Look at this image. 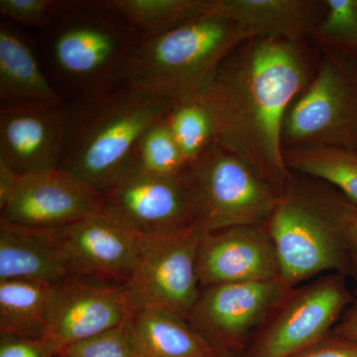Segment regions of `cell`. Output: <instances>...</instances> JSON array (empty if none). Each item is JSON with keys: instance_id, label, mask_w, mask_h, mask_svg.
Instances as JSON below:
<instances>
[{"instance_id": "277c9868", "label": "cell", "mask_w": 357, "mask_h": 357, "mask_svg": "<svg viewBox=\"0 0 357 357\" xmlns=\"http://www.w3.org/2000/svg\"><path fill=\"white\" fill-rule=\"evenodd\" d=\"M252 38L236 21L208 13L159 36L141 40L126 81L175 103L206 98L222 61Z\"/></svg>"}, {"instance_id": "603a6c76", "label": "cell", "mask_w": 357, "mask_h": 357, "mask_svg": "<svg viewBox=\"0 0 357 357\" xmlns=\"http://www.w3.org/2000/svg\"><path fill=\"white\" fill-rule=\"evenodd\" d=\"M291 172L332 185L357 206V152L342 148L306 146L283 150Z\"/></svg>"}, {"instance_id": "9c48e42d", "label": "cell", "mask_w": 357, "mask_h": 357, "mask_svg": "<svg viewBox=\"0 0 357 357\" xmlns=\"http://www.w3.org/2000/svg\"><path fill=\"white\" fill-rule=\"evenodd\" d=\"M344 275L328 273L289 290L244 357H290L330 337L351 303Z\"/></svg>"}, {"instance_id": "ac0fdd59", "label": "cell", "mask_w": 357, "mask_h": 357, "mask_svg": "<svg viewBox=\"0 0 357 357\" xmlns=\"http://www.w3.org/2000/svg\"><path fill=\"white\" fill-rule=\"evenodd\" d=\"M60 229L0 222V281L26 280L56 286L70 278Z\"/></svg>"}, {"instance_id": "8fae6325", "label": "cell", "mask_w": 357, "mask_h": 357, "mask_svg": "<svg viewBox=\"0 0 357 357\" xmlns=\"http://www.w3.org/2000/svg\"><path fill=\"white\" fill-rule=\"evenodd\" d=\"M289 290L280 279L201 288L188 321L218 356H243Z\"/></svg>"}, {"instance_id": "cb8c5ba5", "label": "cell", "mask_w": 357, "mask_h": 357, "mask_svg": "<svg viewBox=\"0 0 357 357\" xmlns=\"http://www.w3.org/2000/svg\"><path fill=\"white\" fill-rule=\"evenodd\" d=\"M166 121L191 168L215 143V121L204 100L175 103Z\"/></svg>"}, {"instance_id": "836d02e7", "label": "cell", "mask_w": 357, "mask_h": 357, "mask_svg": "<svg viewBox=\"0 0 357 357\" xmlns=\"http://www.w3.org/2000/svg\"><path fill=\"white\" fill-rule=\"evenodd\" d=\"M60 356V357H67V356H66L65 354H63V352H61L60 356Z\"/></svg>"}, {"instance_id": "4316f807", "label": "cell", "mask_w": 357, "mask_h": 357, "mask_svg": "<svg viewBox=\"0 0 357 357\" xmlns=\"http://www.w3.org/2000/svg\"><path fill=\"white\" fill-rule=\"evenodd\" d=\"M326 6L312 37L328 50L357 57L356 0H326Z\"/></svg>"}, {"instance_id": "6da1fadb", "label": "cell", "mask_w": 357, "mask_h": 357, "mask_svg": "<svg viewBox=\"0 0 357 357\" xmlns=\"http://www.w3.org/2000/svg\"><path fill=\"white\" fill-rule=\"evenodd\" d=\"M316 70L304 41L255 37L222 61L204 98L215 121V143L245 162L279 197L296 180L283 156L284 119Z\"/></svg>"}, {"instance_id": "4dcf8cb0", "label": "cell", "mask_w": 357, "mask_h": 357, "mask_svg": "<svg viewBox=\"0 0 357 357\" xmlns=\"http://www.w3.org/2000/svg\"><path fill=\"white\" fill-rule=\"evenodd\" d=\"M290 357H357V342L330 335Z\"/></svg>"}, {"instance_id": "484cf974", "label": "cell", "mask_w": 357, "mask_h": 357, "mask_svg": "<svg viewBox=\"0 0 357 357\" xmlns=\"http://www.w3.org/2000/svg\"><path fill=\"white\" fill-rule=\"evenodd\" d=\"M135 169L158 176H178L191 171L169 128L166 117L141 136L135 150Z\"/></svg>"}, {"instance_id": "1f68e13d", "label": "cell", "mask_w": 357, "mask_h": 357, "mask_svg": "<svg viewBox=\"0 0 357 357\" xmlns=\"http://www.w3.org/2000/svg\"><path fill=\"white\" fill-rule=\"evenodd\" d=\"M331 335L357 342V296L352 299Z\"/></svg>"}, {"instance_id": "7c38bea8", "label": "cell", "mask_w": 357, "mask_h": 357, "mask_svg": "<svg viewBox=\"0 0 357 357\" xmlns=\"http://www.w3.org/2000/svg\"><path fill=\"white\" fill-rule=\"evenodd\" d=\"M70 277L123 286L133 274L143 237L103 210L60 227Z\"/></svg>"}, {"instance_id": "8d00e7d4", "label": "cell", "mask_w": 357, "mask_h": 357, "mask_svg": "<svg viewBox=\"0 0 357 357\" xmlns=\"http://www.w3.org/2000/svg\"><path fill=\"white\" fill-rule=\"evenodd\" d=\"M356 6H357V0H356Z\"/></svg>"}, {"instance_id": "f1b7e54d", "label": "cell", "mask_w": 357, "mask_h": 357, "mask_svg": "<svg viewBox=\"0 0 357 357\" xmlns=\"http://www.w3.org/2000/svg\"><path fill=\"white\" fill-rule=\"evenodd\" d=\"M62 352L67 357H136L124 324L102 335L70 345Z\"/></svg>"}, {"instance_id": "9a60e30c", "label": "cell", "mask_w": 357, "mask_h": 357, "mask_svg": "<svg viewBox=\"0 0 357 357\" xmlns=\"http://www.w3.org/2000/svg\"><path fill=\"white\" fill-rule=\"evenodd\" d=\"M65 119L66 105H0V163L18 175L57 170Z\"/></svg>"}, {"instance_id": "52a82bcc", "label": "cell", "mask_w": 357, "mask_h": 357, "mask_svg": "<svg viewBox=\"0 0 357 357\" xmlns=\"http://www.w3.org/2000/svg\"><path fill=\"white\" fill-rule=\"evenodd\" d=\"M199 225L177 234L143 237L137 265L123 285L129 311L158 310L188 321L198 300Z\"/></svg>"}, {"instance_id": "5b68a950", "label": "cell", "mask_w": 357, "mask_h": 357, "mask_svg": "<svg viewBox=\"0 0 357 357\" xmlns=\"http://www.w3.org/2000/svg\"><path fill=\"white\" fill-rule=\"evenodd\" d=\"M282 144L357 152V57L325 49L311 83L289 107Z\"/></svg>"}, {"instance_id": "d6986e66", "label": "cell", "mask_w": 357, "mask_h": 357, "mask_svg": "<svg viewBox=\"0 0 357 357\" xmlns=\"http://www.w3.org/2000/svg\"><path fill=\"white\" fill-rule=\"evenodd\" d=\"M326 0H213L211 13L236 21L255 37L304 41L314 36Z\"/></svg>"}, {"instance_id": "d4e9b609", "label": "cell", "mask_w": 357, "mask_h": 357, "mask_svg": "<svg viewBox=\"0 0 357 357\" xmlns=\"http://www.w3.org/2000/svg\"><path fill=\"white\" fill-rule=\"evenodd\" d=\"M305 185L337 232L349 262L351 273L357 277V206L332 185L309 177Z\"/></svg>"}, {"instance_id": "5bb4252c", "label": "cell", "mask_w": 357, "mask_h": 357, "mask_svg": "<svg viewBox=\"0 0 357 357\" xmlns=\"http://www.w3.org/2000/svg\"><path fill=\"white\" fill-rule=\"evenodd\" d=\"M129 312L123 286L70 277L54 288L47 338L62 352L123 325Z\"/></svg>"}, {"instance_id": "e0dca14e", "label": "cell", "mask_w": 357, "mask_h": 357, "mask_svg": "<svg viewBox=\"0 0 357 357\" xmlns=\"http://www.w3.org/2000/svg\"><path fill=\"white\" fill-rule=\"evenodd\" d=\"M66 105L45 73L34 34L0 20V105Z\"/></svg>"}, {"instance_id": "e575fe53", "label": "cell", "mask_w": 357, "mask_h": 357, "mask_svg": "<svg viewBox=\"0 0 357 357\" xmlns=\"http://www.w3.org/2000/svg\"><path fill=\"white\" fill-rule=\"evenodd\" d=\"M218 357H244V356H218Z\"/></svg>"}, {"instance_id": "3957f363", "label": "cell", "mask_w": 357, "mask_h": 357, "mask_svg": "<svg viewBox=\"0 0 357 357\" xmlns=\"http://www.w3.org/2000/svg\"><path fill=\"white\" fill-rule=\"evenodd\" d=\"M175 102L126 82L102 98L66 105L65 143L59 170L98 192L109 191L135 168L141 136Z\"/></svg>"}, {"instance_id": "f546056e", "label": "cell", "mask_w": 357, "mask_h": 357, "mask_svg": "<svg viewBox=\"0 0 357 357\" xmlns=\"http://www.w3.org/2000/svg\"><path fill=\"white\" fill-rule=\"evenodd\" d=\"M58 345L49 338H22L0 335V357H57Z\"/></svg>"}, {"instance_id": "8992f818", "label": "cell", "mask_w": 357, "mask_h": 357, "mask_svg": "<svg viewBox=\"0 0 357 357\" xmlns=\"http://www.w3.org/2000/svg\"><path fill=\"white\" fill-rule=\"evenodd\" d=\"M265 227L286 287L319 274L351 273L337 232L302 178L280 197Z\"/></svg>"}, {"instance_id": "d6a6232c", "label": "cell", "mask_w": 357, "mask_h": 357, "mask_svg": "<svg viewBox=\"0 0 357 357\" xmlns=\"http://www.w3.org/2000/svg\"><path fill=\"white\" fill-rule=\"evenodd\" d=\"M20 175L9 167L0 163V211L6 208L13 198Z\"/></svg>"}, {"instance_id": "4fadbf2b", "label": "cell", "mask_w": 357, "mask_h": 357, "mask_svg": "<svg viewBox=\"0 0 357 357\" xmlns=\"http://www.w3.org/2000/svg\"><path fill=\"white\" fill-rule=\"evenodd\" d=\"M102 194L62 170L20 175L0 222L60 229L102 210Z\"/></svg>"}, {"instance_id": "7402d4cb", "label": "cell", "mask_w": 357, "mask_h": 357, "mask_svg": "<svg viewBox=\"0 0 357 357\" xmlns=\"http://www.w3.org/2000/svg\"><path fill=\"white\" fill-rule=\"evenodd\" d=\"M142 39L159 36L210 13L213 0H105Z\"/></svg>"}, {"instance_id": "ffe728a7", "label": "cell", "mask_w": 357, "mask_h": 357, "mask_svg": "<svg viewBox=\"0 0 357 357\" xmlns=\"http://www.w3.org/2000/svg\"><path fill=\"white\" fill-rule=\"evenodd\" d=\"M126 333L136 357H218L191 324L158 310L129 312Z\"/></svg>"}, {"instance_id": "44dd1931", "label": "cell", "mask_w": 357, "mask_h": 357, "mask_svg": "<svg viewBox=\"0 0 357 357\" xmlns=\"http://www.w3.org/2000/svg\"><path fill=\"white\" fill-rule=\"evenodd\" d=\"M54 288L38 282L0 281V335L48 337Z\"/></svg>"}, {"instance_id": "30bf717a", "label": "cell", "mask_w": 357, "mask_h": 357, "mask_svg": "<svg viewBox=\"0 0 357 357\" xmlns=\"http://www.w3.org/2000/svg\"><path fill=\"white\" fill-rule=\"evenodd\" d=\"M102 210L142 237L177 234L199 225L192 172L158 176L133 170L102 192Z\"/></svg>"}, {"instance_id": "7a4b0ae2", "label": "cell", "mask_w": 357, "mask_h": 357, "mask_svg": "<svg viewBox=\"0 0 357 357\" xmlns=\"http://www.w3.org/2000/svg\"><path fill=\"white\" fill-rule=\"evenodd\" d=\"M33 34L45 73L66 105L121 88L142 40L105 0H61L50 22Z\"/></svg>"}, {"instance_id": "d590c367", "label": "cell", "mask_w": 357, "mask_h": 357, "mask_svg": "<svg viewBox=\"0 0 357 357\" xmlns=\"http://www.w3.org/2000/svg\"><path fill=\"white\" fill-rule=\"evenodd\" d=\"M59 356H60V354H59ZM58 356L57 357H60V356Z\"/></svg>"}, {"instance_id": "ba28073f", "label": "cell", "mask_w": 357, "mask_h": 357, "mask_svg": "<svg viewBox=\"0 0 357 357\" xmlns=\"http://www.w3.org/2000/svg\"><path fill=\"white\" fill-rule=\"evenodd\" d=\"M204 231L265 227L280 197L239 157L213 145L192 166Z\"/></svg>"}, {"instance_id": "2e32d148", "label": "cell", "mask_w": 357, "mask_h": 357, "mask_svg": "<svg viewBox=\"0 0 357 357\" xmlns=\"http://www.w3.org/2000/svg\"><path fill=\"white\" fill-rule=\"evenodd\" d=\"M201 288L280 279L265 227H234L204 234L198 251Z\"/></svg>"}, {"instance_id": "83f0119b", "label": "cell", "mask_w": 357, "mask_h": 357, "mask_svg": "<svg viewBox=\"0 0 357 357\" xmlns=\"http://www.w3.org/2000/svg\"><path fill=\"white\" fill-rule=\"evenodd\" d=\"M61 0H0L2 18L35 33L50 22Z\"/></svg>"}]
</instances>
